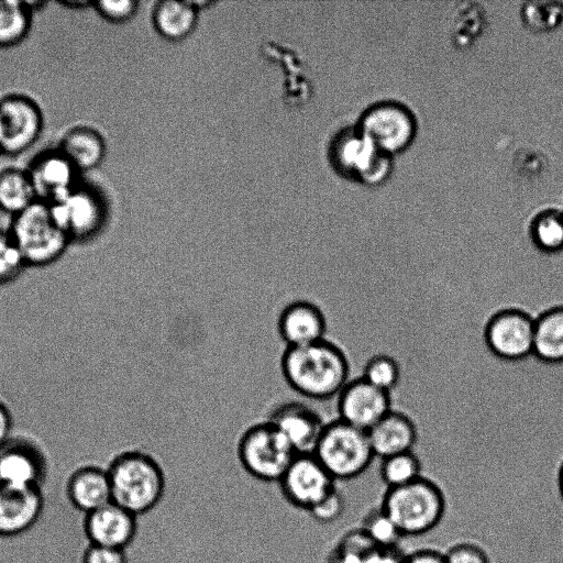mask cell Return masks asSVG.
<instances>
[{"label":"cell","instance_id":"obj_10","mask_svg":"<svg viewBox=\"0 0 563 563\" xmlns=\"http://www.w3.org/2000/svg\"><path fill=\"white\" fill-rule=\"evenodd\" d=\"M336 399L338 419L365 432L393 409L390 394L363 377L350 379Z\"/></svg>","mask_w":563,"mask_h":563},{"label":"cell","instance_id":"obj_36","mask_svg":"<svg viewBox=\"0 0 563 563\" xmlns=\"http://www.w3.org/2000/svg\"><path fill=\"white\" fill-rule=\"evenodd\" d=\"M97 11L108 21L124 22L131 19L136 10L139 2L133 0H118V1H98L95 3Z\"/></svg>","mask_w":563,"mask_h":563},{"label":"cell","instance_id":"obj_14","mask_svg":"<svg viewBox=\"0 0 563 563\" xmlns=\"http://www.w3.org/2000/svg\"><path fill=\"white\" fill-rule=\"evenodd\" d=\"M139 519L111 501L88 514L87 531L93 544L124 550L137 538Z\"/></svg>","mask_w":563,"mask_h":563},{"label":"cell","instance_id":"obj_41","mask_svg":"<svg viewBox=\"0 0 563 563\" xmlns=\"http://www.w3.org/2000/svg\"><path fill=\"white\" fill-rule=\"evenodd\" d=\"M558 487L561 497L563 498V461L560 465L559 473H558Z\"/></svg>","mask_w":563,"mask_h":563},{"label":"cell","instance_id":"obj_28","mask_svg":"<svg viewBox=\"0 0 563 563\" xmlns=\"http://www.w3.org/2000/svg\"><path fill=\"white\" fill-rule=\"evenodd\" d=\"M379 475L387 488L410 484L422 477V466L413 451L380 459Z\"/></svg>","mask_w":563,"mask_h":563},{"label":"cell","instance_id":"obj_5","mask_svg":"<svg viewBox=\"0 0 563 563\" xmlns=\"http://www.w3.org/2000/svg\"><path fill=\"white\" fill-rule=\"evenodd\" d=\"M9 233L25 264L32 265L55 261L69 240L54 220L49 205L40 200L14 216Z\"/></svg>","mask_w":563,"mask_h":563},{"label":"cell","instance_id":"obj_19","mask_svg":"<svg viewBox=\"0 0 563 563\" xmlns=\"http://www.w3.org/2000/svg\"><path fill=\"white\" fill-rule=\"evenodd\" d=\"M375 457L380 459L412 451L418 431L413 420L406 413L391 409L368 432Z\"/></svg>","mask_w":563,"mask_h":563},{"label":"cell","instance_id":"obj_6","mask_svg":"<svg viewBox=\"0 0 563 563\" xmlns=\"http://www.w3.org/2000/svg\"><path fill=\"white\" fill-rule=\"evenodd\" d=\"M236 451L243 468L263 482H279L298 455L268 420L249 427L240 437Z\"/></svg>","mask_w":563,"mask_h":563},{"label":"cell","instance_id":"obj_2","mask_svg":"<svg viewBox=\"0 0 563 563\" xmlns=\"http://www.w3.org/2000/svg\"><path fill=\"white\" fill-rule=\"evenodd\" d=\"M108 475L112 501L137 517L151 511L165 492L161 464L142 450H125L113 455Z\"/></svg>","mask_w":563,"mask_h":563},{"label":"cell","instance_id":"obj_9","mask_svg":"<svg viewBox=\"0 0 563 563\" xmlns=\"http://www.w3.org/2000/svg\"><path fill=\"white\" fill-rule=\"evenodd\" d=\"M335 482L313 454H298L278 483L292 506L309 511L336 487Z\"/></svg>","mask_w":563,"mask_h":563},{"label":"cell","instance_id":"obj_37","mask_svg":"<svg viewBox=\"0 0 563 563\" xmlns=\"http://www.w3.org/2000/svg\"><path fill=\"white\" fill-rule=\"evenodd\" d=\"M86 563H129L126 550L93 544L86 555Z\"/></svg>","mask_w":563,"mask_h":563},{"label":"cell","instance_id":"obj_7","mask_svg":"<svg viewBox=\"0 0 563 563\" xmlns=\"http://www.w3.org/2000/svg\"><path fill=\"white\" fill-rule=\"evenodd\" d=\"M357 126L378 150L391 156L407 150L417 134L413 112L395 100L369 106L361 115Z\"/></svg>","mask_w":563,"mask_h":563},{"label":"cell","instance_id":"obj_1","mask_svg":"<svg viewBox=\"0 0 563 563\" xmlns=\"http://www.w3.org/2000/svg\"><path fill=\"white\" fill-rule=\"evenodd\" d=\"M280 369L291 389L313 400L336 397L350 380V362L345 352L327 338L286 347Z\"/></svg>","mask_w":563,"mask_h":563},{"label":"cell","instance_id":"obj_26","mask_svg":"<svg viewBox=\"0 0 563 563\" xmlns=\"http://www.w3.org/2000/svg\"><path fill=\"white\" fill-rule=\"evenodd\" d=\"M530 239L543 253L554 254L563 251V211L547 209L539 212L531 221Z\"/></svg>","mask_w":563,"mask_h":563},{"label":"cell","instance_id":"obj_39","mask_svg":"<svg viewBox=\"0 0 563 563\" xmlns=\"http://www.w3.org/2000/svg\"><path fill=\"white\" fill-rule=\"evenodd\" d=\"M402 556L396 549H376L364 563H401Z\"/></svg>","mask_w":563,"mask_h":563},{"label":"cell","instance_id":"obj_3","mask_svg":"<svg viewBox=\"0 0 563 563\" xmlns=\"http://www.w3.org/2000/svg\"><path fill=\"white\" fill-rule=\"evenodd\" d=\"M380 508L404 537L420 536L441 522L446 500L440 486L422 476L410 484L387 488Z\"/></svg>","mask_w":563,"mask_h":563},{"label":"cell","instance_id":"obj_24","mask_svg":"<svg viewBox=\"0 0 563 563\" xmlns=\"http://www.w3.org/2000/svg\"><path fill=\"white\" fill-rule=\"evenodd\" d=\"M59 151L77 170H85L95 168L101 163L106 145L97 131L90 128H76L64 136Z\"/></svg>","mask_w":563,"mask_h":563},{"label":"cell","instance_id":"obj_4","mask_svg":"<svg viewBox=\"0 0 563 563\" xmlns=\"http://www.w3.org/2000/svg\"><path fill=\"white\" fill-rule=\"evenodd\" d=\"M312 454L335 481L360 476L375 457L367 432L340 419L325 423Z\"/></svg>","mask_w":563,"mask_h":563},{"label":"cell","instance_id":"obj_35","mask_svg":"<svg viewBox=\"0 0 563 563\" xmlns=\"http://www.w3.org/2000/svg\"><path fill=\"white\" fill-rule=\"evenodd\" d=\"M443 553L445 563H490L487 552L471 541L457 542Z\"/></svg>","mask_w":563,"mask_h":563},{"label":"cell","instance_id":"obj_8","mask_svg":"<svg viewBox=\"0 0 563 563\" xmlns=\"http://www.w3.org/2000/svg\"><path fill=\"white\" fill-rule=\"evenodd\" d=\"M534 318L517 308L493 313L484 328V341L496 357L518 362L532 355Z\"/></svg>","mask_w":563,"mask_h":563},{"label":"cell","instance_id":"obj_15","mask_svg":"<svg viewBox=\"0 0 563 563\" xmlns=\"http://www.w3.org/2000/svg\"><path fill=\"white\" fill-rule=\"evenodd\" d=\"M77 169L58 150L40 156L27 170L37 200L54 203L71 192Z\"/></svg>","mask_w":563,"mask_h":563},{"label":"cell","instance_id":"obj_38","mask_svg":"<svg viewBox=\"0 0 563 563\" xmlns=\"http://www.w3.org/2000/svg\"><path fill=\"white\" fill-rule=\"evenodd\" d=\"M401 563H445V559L443 552L427 548L404 555Z\"/></svg>","mask_w":563,"mask_h":563},{"label":"cell","instance_id":"obj_27","mask_svg":"<svg viewBox=\"0 0 563 563\" xmlns=\"http://www.w3.org/2000/svg\"><path fill=\"white\" fill-rule=\"evenodd\" d=\"M31 9L25 1L0 0V47L22 41L30 27Z\"/></svg>","mask_w":563,"mask_h":563},{"label":"cell","instance_id":"obj_30","mask_svg":"<svg viewBox=\"0 0 563 563\" xmlns=\"http://www.w3.org/2000/svg\"><path fill=\"white\" fill-rule=\"evenodd\" d=\"M361 377L373 386L390 394L399 384L401 369L396 358L379 353L366 361Z\"/></svg>","mask_w":563,"mask_h":563},{"label":"cell","instance_id":"obj_11","mask_svg":"<svg viewBox=\"0 0 563 563\" xmlns=\"http://www.w3.org/2000/svg\"><path fill=\"white\" fill-rule=\"evenodd\" d=\"M43 125L37 104L22 96L0 100V152L18 154L37 140Z\"/></svg>","mask_w":563,"mask_h":563},{"label":"cell","instance_id":"obj_18","mask_svg":"<svg viewBox=\"0 0 563 563\" xmlns=\"http://www.w3.org/2000/svg\"><path fill=\"white\" fill-rule=\"evenodd\" d=\"M379 151L356 125L335 135L330 156L341 175L358 181Z\"/></svg>","mask_w":563,"mask_h":563},{"label":"cell","instance_id":"obj_31","mask_svg":"<svg viewBox=\"0 0 563 563\" xmlns=\"http://www.w3.org/2000/svg\"><path fill=\"white\" fill-rule=\"evenodd\" d=\"M377 549H396L404 538L397 526L379 507L368 512L361 528Z\"/></svg>","mask_w":563,"mask_h":563},{"label":"cell","instance_id":"obj_12","mask_svg":"<svg viewBox=\"0 0 563 563\" xmlns=\"http://www.w3.org/2000/svg\"><path fill=\"white\" fill-rule=\"evenodd\" d=\"M52 214L69 239H86L96 234L104 220L98 196L76 187L62 200L49 205Z\"/></svg>","mask_w":563,"mask_h":563},{"label":"cell","instance_id":"obj_40","mask_svg":"<svg viewBox=\"0 0 563 563\" xmlns=\"http://www.w3.org/2000/svg\"><path fill=\"white\" fill-rule=\"evenodd\" d=\"M11 418L7 408L0 404V445L8 441Z\"/></svg>","mask_w":563,"mask_h":563},{"label":"cell","instance_id":"obj_32","mask_svg":"<svg viewBox=\"0 0 563 563\" xmlns=\"http://www.w3.org/2000/svg\"><path fill=\"white\" fill-rule=\"evenodd\" d=\"M483 27L481 8L470 4L459 11L454 26V43L459 46L468 45L477 37Z\"/></svg>","mask_w":563,"mask_h":563},{"label":"cell","instance_id":"obj_29","mask_svg":"<svg viewBox=\"0 0 563 563\" xmlns=\"http://www.w3.org/2000/svg\"><path fill=\"white\" fill-rule=\"evenodd\" d=\"M521 20L532 32L544 33L563 22V3L558 1H529L521 8Z\"/></svg>","mask_w":563,"mask_h":563},{"label":"cell","instance_id":"obj_20","mask_svg":"<svg viewBox=\"0 0 563 563\" xmlns=\"http://www.w3.org/2000/svg\"><path fill=\"white\" fill-rule=\"evenodd\" d=\"M41 507L38 487L0 485V533L13 534L26 530L37 519Z\"/></svg>","mask_w":563,"mask_h":563},{"label":"cell","instance_id":"obj_34","mask_svg":"<svg viewBox=\"0 0 563 563\" xmlns=\"http://www.w3.org/2000/svg\"><path fill=\"white\" fill-rule=\"evenodd\" d=\"M345 509V500L342 493L335 487L324 498H322L316 506H313L309 514L319 522L330 523L338 520Z\"/></svg>","mask_w":563,"mask_h":563},{"label":"cell","instance_id":"obj_23","mask_svg":"<svg viewBox=\"0 0 563 563\" xmlns=\"http://www.w3.org/2000/svg\"><path fill=\"white\" fill-rule=\"evenodd\" d=\"M197 20L198 8L192 1H161L153 12L155 29L170 41H180L190 35L197 25Z\"/></svg>","mask_w":563,"mask_h":563},{"label":"cell","instance_id":"obj_13","mask_svg":"<svg viewBox=\"0 0 563 563\" xmlns=\"http://www.w3.org/2000/svg\"><path fill=\"white\" fill-rule=\"evenodd\" d=\"M267 420L285 437L297 454H312L325 426L313 408L295 400L277 406Z\"/></svg>","mask_w":563,"mask_h":563},{"label":"cell","instance_id":"obj_16","mask_svg":"<svg viewBox=\"0 0 563 563\" xmlns=\"http://www.w3.org/2000/svg\"><path fill=\"white\" fill-rule=\"evenodd\" d=\"M277 330L286 347L301 346L327 338V319L318 305L299 299L280 311Z\"/></svg>","mask_w":563,"mask_h":563},{"label":"cell","instance_id":"obj_25","mask_svg":"<svg viewBox=\"0 0 563 563\" xmlns=\"http://www.w3.org/2000/svg\"><path fill=\"white\" fill-rule=\"evenodd\" d=\"M37 201L27 172L7 169L0 173V208L14 216Z\"/></svg>","mask_w":563,"mask_h":563},{"label":"cell","instance_id":"obj_21","mask_svg":"<svg viewBox=\"0 0 563 563\" xmlns=\"http://www.w3.org/2000/svg\"><path fill=\"white\" fill-rule=\"evenodd\" d=\"M532 355L547 364L563 363V306L545 309L534 318Z\"/></svg>","mask_w":563,"mask_h":563},{"label":"cell","instance_id":"obj_22","mask_svg":"<svg viewBox=\"0 0 563 563\" xmlns=\"http://www.w3.org/2000/svg\"><path fill=\"white\" fill-rule=\"evenodd\" d=\"M69 494L74 504L88 514L110 504L112 495L108 471L100 467L79 470L70 479Z\"/></svg>","mask_w":563,"mask_h":563},{"label":"cell","instance_id":"obj_17","mask_svg":"<svg viewBox=\"0 0 563 563\" xmlns=\"http://www.w3.org/2000/svg\"><path fill=\"white\" fill-rule=\"evenodd\" d=\"M43 453L23 441H7L0 445V485L37 487L44 475Z\"/></svg>","mask_w":563,"mask_h":563},{"label":"cell","instance_id":"obj_33","mask_svg":"<svg viewBox=\"0 0 563 563\" xmlns=\"http://www.w3.org/2000/svg\"><path fill=\"white\" fill-rule=\"evenodd\" d=\"M25 264L10 233L0 231V282L14 277Z\"/></svg>","mask_w":563,"mask_h":563}]
</instances>
